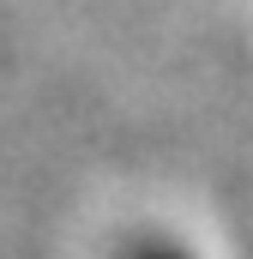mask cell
<instances>
[{"label":"cell","mask_w":253,"mask_h":259,"mask_svg":"<svg viewBox=\"0 0 253 259\" xmlns=\"http://www.w3.org/2000/svg\"><path fill=\"white\" fill-rule=\"evenodd\" d=\"M126 259H187V253H175V247H163V241H145V247H133Z\"/></svg>","instance_id":"6da1fadb"}]
</instances>
